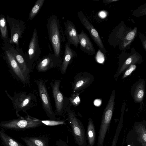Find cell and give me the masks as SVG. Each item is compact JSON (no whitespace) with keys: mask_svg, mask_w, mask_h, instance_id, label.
Wrapping results in <instances>:
<instances>
[{"mask_svg":"<svg viewBox=\"0 0 146 146\" xmlns=\"http://www.w3.org/2000/svg\"><path fill=\"white\" fill-rule=\"evenodd\" d=\"M48 37L52 45L54 54L60 59L62 44L65 41L64 33L58 17L50 16L47 23Z\"/></svg>","mask_w":146,"mask_h":146,"instance_id":"1","label":"cell"},{"mask_svg":"<svg viewBox=\"0 0 146 146\" xmlns=\"http://www.w3.org/2000/svg\"><path fill=\"white\" fill-rule=\"evenodd\" d=\"M115 98V90H113L102 115L99 133L97 146H103L106 134L112 118Z\"/></svg>","mask_w":146,"mask_h":146,"instance_id":"2","label":"cell"},{"mask_svg":"<svg viewBox=\"0 0 146 146\" xmlns=\"http://www.w3.org/2000/svg\"><path fill=\"white\" fill-rule=\"evenodd\" d=\"M43 124L41 120L27 114V117H21L0 123V127L15 131H21L33 128Z\"/></svg>","mask_w":146,"mask_h":146,"instance_id":"3","label":"cell"},{"mask_svg":"<svg viewBox=\"0 0 146 146\" xmlns=\"http://www.w3.org/2000/svg\"><path fill=\"white\" fill-rule=\"evenodd\" d=\"M69 124L70 126L76 143L78 146H86V138L84 126L76 117L75 112L69 106L66 109Z\"/></svg>","mask_w":146,"mask_h":146,"instance_id":"4","label":"cell"},{"mask_svg":"<svg viewBox=\"0 0 146 146\" xmlns=\"http://www.w3.org/2000/svg\"><path fill=\"white\" fill-rule=\"evenodd\" d=\"M48 80L38 79L34 82L36 83L42 107L46 115L50 119L56 120V114L54 112L47 88L46 83Z\"/></svg>","mask_w":146,"mask_h":146,"instance_id":"5","label":"cell"},{"mask_svg":"<svg viewBox=\"0 0 146 146\" xmlns=\"http://www.w3.org/2000/svg\"><path fill=\"white\" fill-rule=\"evenodd\" d=\"M60 80L51 81L50 84L52 88L53 97L54 100L56 113L61 115L66 110L70 102L69 97L65 96L60 90Z\"/></svg>","mask_w":146,"mask_h":146,"instance_id":"6","label":"cell"},{"mask_svg":"<svg viewBox=\"0 0 146 146\" xmlns=\"http://www.w3.org/2000/svg\"><path fill=\"white\" fill-rule=\"evenodd\" d=\"M78 18L83 25L88 31L94 41L104 55L106 50L98 32L82 11L77 13Z\"/></svg>","mask_w":146,"mask_h":146,"instance_id":"7","label":"cell"},{"mask_svg":"<svg viewBox=\"0 0 146 146\" xmlns=\"http://www.w3.org/2000/svg\"><path fill=\"white\" fill-rule=\"evenodd\" d=\"M94 80V76L88 72H81L77 74L72 83L73 93L79 92L85 89L90 86Z\"/></svg>","mask_w":146,"mask_h":146,"instance_id":"8","label":"cell"},{"mask_svg":"<svg viewBox=\"0 0 146 146\" xmlns=\"http://www.w3.org/2000/svg\"><path fill=\"white\" fill-rule=\"evenodd\" d=\"M133 48H131L130 53L125 55V59H123V62L119 65L116 73L114 76L116 81L119 75L131 65L140 64L142 62L143 59L141 56Z\"/></svg>","mask_w":146,"mask_h":146,"instance_id":"9","label":"cell"},{"mask_svg":"<svg viewBox=\"0 0 146 146\" xmlns=\"http://www.w3.org/2000/svg\"><path fill=\"white\" fill-rule=\"evenodd\" d=\"M131 29L126 26L123 21L118 24L109 36V44L114 47L119 45L126 33Z\"/></svg>","mask_w":146,"mask_h":146,"instance_id":"10","label":"cell"},{"mask_svg":"<svg viewBox=\"0 0 146 146\" xmlns=\"http://www.w3.org/2000/svg\"><path fill=\"white\" fill-rule=\"evenodd\" d=\"M60 59L53 53L48 54L39 61L36 65V69L38 72H45L58 66L60 62Z\"/></svg>","mask_w":146,"mask_h":146,"instance_id":"11","label":"cell"},{"mask_svg":"<svg viewBox=\"0 0 146 146\" xmlns=\"http://www.w3.org/2000/svg\"><path fill=\"white\" fill-rule=\"evenodd\" d=\"M41 51L38 43L37 31L35 28L33 31L28 50V58L31 65H32L38 58Z\"/></svg>","mask_w":146,"mask_h":146,"instance_id":"12","label":"cell"},{"mask_svg":"<svg viewBox=\"0 0 146 146\" xmlns=\"http://www.w3.org/2000/svg\"><path fill=\"white\" fill-rule=\"evenodd\" d=\"M64 34L67 39V42L70 45H73L76 48L79 44L78 34L76 27L72 21L68 20L64 23Z\"/></svg>","mask_w":146,"mask_h":146,"instance_id":"13","label":"cell"},{"mask_svg":"<svg viewBox=\"0 0 146 146\" xmlns=\"http://www.w3.org/2000/svg\"><path fill=\"white\" fill-rule=\"evenodd\" d=\"M145 79H140L132 86L131 94L135 102L140 103L143 101L145 94Z\"/></svg>","mask_w":146,"mask_h":146,"instance_id":"14","label":"cell"},{"mask_svg":"<svg viewBox=\"0 0 146 146\" xmlns=\"http://www.w3.org/2000/svg\"><path fill=\"white\" fill-rule=\"evenodd\" d=\"M80 49L89 55L96 54V51L93 44L88 36L83 30L78 34Z\"/></svg>","mask_w":146,"mask_h":146,"instance_id":"15","label":"cell"},{"mask_svg":"<svg viewBox=\"0 0 146 146\" xmlns=\"http://www.w3.org/2000/svg\"><path fill=\"white\" fill-rule=\"evenodd\" d=\"M76 55V52L71 48L70 44L66 42L63 58L60 68V72L62 74H65L69 65Z\"/></svg>","mask_w":146,"mask_h":146,"instance_id":"16","label":"cell"},{"mask_svg":"<svg viewBox=\"0 0 146 146\" xmlns=\"http://www.w3.org/2000/svg\"><path fill=\"white\" fill-rule=\"evenodd\" d=\"M9 63L13 71L23 82L25 83L27 81L23 72L18 65L12 53L9 51L6 52Z\"/></svg>","mask_w":146,"mask_h":146,"instance_id":"17","label":"cell"},{"mask_svg":"<svg viewBox=\"0 0 146 146\" xmlns=\"http://www.w3.org/2000/svg\"><path fill=\"white\" fill-rule=\"evenodd\" d=\"M21 139L27 146H48V138L40 137H23Z\"/></svg>","mask_w":146,"mask_h":146,"instance_id":"18","label":"cell"},{"mask_svg":"<svg viewBox=\"0 0 146 146\" xmlns=\"http://www.w3.org/2000/svg\"><path fill=\"white\" fill-rule=\"evenodd\" d=\"M137 27L131 29L125 35L119 46L121 50H125L127 49L137 35Z\"/></svg>","mask_w":146,"mask_h":146,"instance_id":"19","label":"cell"},{"mask_svg":"<svg viewBox=\"0 0 146 146\" xmlns=\"http://www.w3.org/2000/svg\"><path fill=\"white\" fill-rule=\"evenodd\" d=\"M18 101L19 108L21 109L27 108L34 105H35L37 102L35 96L32 94H22Z\"/></svg>","mask_w":146,"mask_h":146,"instance_id":"20","label":"cell"},{"mask_svg":"<svg viewBox=\"0 0 146 146\" xmlns=\"http://www.w3.org/2000/svg\"><path fill=\"white\" fill-rule=\"evenodd\" d=\"M1 143L3 146H24L8 135L3 128H0Z\"/></svg>","mask_w":146,"mask_h":146,"instance_id":"21","label":"cell"},{"mask_svg":"<svg viewBox=\"0 0 146 146\" xmlns=\"http://www.w3.org/2000/svg\"><path fill=\"white\" fill-rule=\"evenodd\" d=\"M86 134L88 146H94L96 139V131L94 121L91 118L88 119Z\"/></svg>","mask_w":146,"mask_h":146,"instance_id":"22","label":"cell"},{"mask_svg":"<svg viewBox=\"0 0 146 146\" xmlns=\"http://www.w3.org/2000/svg\"><path fill=\"white\" fill-rule=\"evenodd\" d=\"M135 133L137 135V139L141 146H146V129L143 124L139 123L135 127Z\"/></svg>","mask_w":146,"mask_h":146,"instance_id":"23","label":"cell"},{"mask_svg":"<svg viewBox=\"0 0 146 146\" xmlns=\"http://www.w3.org/2000/svg\"><path fill=\"white\" fill-rule=\"evenodd\" d=\"M13 54L25 76L27 79L31 68L29 67L26 61L21 55L15 53Z\"/></svg>","mask_w":146,"mask_h":146,"instance_id":"24","label":"cell"},{"mask_svg":"<svg viewBox=\"0 0 146 146\" xmlns=\"http://www.w3.org/2000/svg\"><path fill=\"white\" fill-rule=\"evenodd\" d=\"M11 29V43H14L18 44L19 39L20 37L22 32L21 27L18 25L14 24L13 25Z\"/></svg>","mask_w":146,"mask_h":146,"instance_id":"25","label":"cell"},{"mask_svg":"<svg viewBox=\"0 0 146 146\" xmlns=\"http://www.w3.org/2000/svg\"><path fill=\"white\" fill-rule=\"evenodd\" d=\"M125 104H123L121 108V113L120 118L112 141L111 146H116L119 136L123 125V117L125 109Z\"/></svg>","mask_w":146,"mask_h":146,"instance_id":"26","label":"cell"},{"mask_svg":"<svg viewBox=\"0 0 146 146\" xmlns=\"http://www.w3.org/2000/svg\"><path fill=\"white\" fill-rule=\"evenodd\" d=\"M45 1V0H37L36 1L29 13V20H32L34 19L42 7Z\"/></svg>","mask_w":146,"mask_h":146,"instance_id":"27","label":"cell"},{"mask_svg":"<svg viewBox=\"0 0 146 146\" xmlns=\"http://www.w3.org/2000/svg\"><path fill=\"white\" fill-rule=\"evenodd\" d=\"M80 94L79 92L73 93L69 97L70 102L74 106H78L81 102Z\"/></svg>","mask_w":146,"mask_h":146,"instance_id":"28","label":"cell"},{"mask_svg":"<svg viewBox=\"0 0 146 146\" xmlns=\"http://www.w3.org/2000/svg\"><path fill=\"white\" fill-rule=\"evenodd\" d=\"M0 29L2 36L4 38L7 37V29L5 18L2 17L0 19Z\"/></svg>","mask_w":146,"mask_h":146,"instance_id":"29","label":"cell"},{"mask_svg":"<svg viewBox=\"0 0 146 146\" xmlns=\"http://www.w3.org/2000/svg\"><path fill=\"white\" fill-rule=\"evenodd\" d=\"M41 122L47 126H53L65 124L64 121H56L52 120H41Z\"/></svg>","mask_w":146,"mask_h":146,"instance_id":"30","label":"cell"},{"mask_svg":"<svg viewBox=\"0 0 146 146\" xmlns=\"http://www.w3.org/2000/svg\"><path fill=\"white\" fill-rule=\"evenodd\" d=\"M136 68V66L135 64H132L127 68L123 72L122 77L121 79H123L128 76L134 71Z\"/></svg>","mask_w":146,"mask_h":146,"instance_id":"31","label":"cell"},{"mask_svg":"<svg viewBox=\"0 0 146 146\" xmlns=\"http://www.w3.org/2000/svg\"><path fill=\"white\" fill-rule=\"evenodd\" d=\"M95 58L96 61L98 63L102 64L104 62V54L99 49L96 54Z\"/></svg>","mask_w":146,"mask_h":146,"instance_id":"32","label":"cell"},{"mask_svg":"<svg viewBox=\"0 0 146 146\" xmlns=\"http://www.w3.org/2000/svg\"><path fill=\"white\" fill-rule=\"evenodd\" d=\"M139 38L141 40L143 46L145 50H146V36L140 33L139 35Z\"/></svg>","mask_w":146,"mask_h":146,"instance_id":"33","label":"cell"},{"mask_svg":"<svg viewBox=\"0 0 146 146\" xmlns=\"http://www.w3.org/2000/svg\"><path fill=\"white\" fill-rule=\"evenodd\" d=\"M56 146H69L65 141L61 140L59 139L57 141Z\"/></svg>","mask_w":146,"mask_h":146,"instance_id":"34","label":"cell"},{"mask_svg":"<svg viewBox=\"0 0 146 146\" xmlns=\"http://www.w3.org/2000/svg\"><path fill=\"white\" fill-rule=\"evenodd\" d=\"M98 15L100 17L104 18L107 16V13L105 11H102L99 13Z\"/></svg>","mask_w":146,"mask_h":146,"instance_id":"35","label":"cell"},{"mask_svg":"<svg viewBox=\"0 0 146 146\" xmlns=\"http://www.w3.org/2000/svg\"><path fill=\"white\" fill-rule=\"evenodd\" d=\"M101 103V101L99 99H96L94 101V104L95 106H100Z\"/></svg>","mask_w":146,"mask_h":146,"instance_id":"36","label":"cell"},{"mask_svg":"<svg viewBox=\"0 0 146 146\" xmlns=\"http://www.w3.org/2000/svg\"><path fill=\"white\" fill-rule=\"evenodd\" d=\"M118 1V0H106L103 1V2L106 4H108L112 2L117 1Z\"/></svg>","mask_w":146,"mask_h":146,"instance_id":"37","label":"cell"},{"mask_svg":"<svg viewBox=\"0 0 146 146\" xmlns=\"http://www.w3.org/2000/svg\"><path fill=\"white\" fill-rule=\"evenodd\" d=\"M127 146H131V145H127Z\"/></svg>","mask_w":146,"mask_h":146,"instance_id":"38","label":"cell"}]
</instances>
